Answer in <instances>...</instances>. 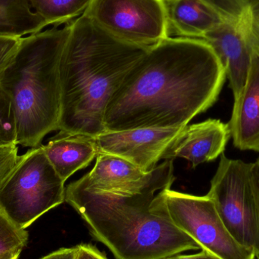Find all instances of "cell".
<instances>
[{
    "mask_svg": "<svg viewBox=\"0 0 259 259\" xmlns=\"http://www.w3.org/2000/svg\"><path fill=\"white\" fill-rule=\"evenodd\" d=\"M225 70L203 39L167 37L148 49L106 108V131L178 128L217 101Z\"/></svg>",
    "mask_w": 259,
    "mask_h": 259,
    "instance_id": "cell-1",
    "label": "cell"
},
{
    "mask_svg": "<svg viewBox=\"0 0 259 259\" xmlns=\"http://www.w3.org/2000/svg\"><path fill=\"white\" fill-rule=\"evenodd\" d=\"M69 25L59 62V130L96 137L106 131L111 98L148 49L114 37L84 15Z\"/></svg>",
    "mask_w": 259,
    "mask_h": 259,
    "instance_id": "cell-2",
    "label": "cell"
},
{
    "mask_svg": "<svg viewBox=\"0 0 259 259\" xmlns=\"http://www.w3.org/2000/svg\"><path fill=\"white\" fill-rule=\"evenodd\" d=\"M161 191L112 194L90 191L72 182L65 188V202L115 259H163L201 249L174 225Z\"/></svg>",
    "mask_w": 259,
    "mask_h": 259,
    "instance_id": "cell-3",
    "label": "cell"
},
{
    "mask_svg": "<svg viewBox=\"0 0 259 259\" xmlns=\"http://www.w3.org/2000/svg\"><path fill=\"white\" fill-rule=\"evenodd\" d=\"M69 32L68 24L21 38L16 53L0 74V86L15 112L18 145L37 147L45 136L59 130V62Z\"/></svg>",
    "mask_w": 259,
    "mask_h": 259,
    "instance_id": "cell-4",
    "label": "cell"
},
{
    "mask_svg": "<svg viewBox=\"0 0 259 259\" xmlns=\"http://www.w3.org/2000/svg\"><path fill=\"white\" fill-rule=\"evenodd\" d=\"M65 181L42 146L31 148L0 187V209L21 229L65 202Z\"/></svg>",
    "mask_w": 259,
    "mask_h": 259,
    "instance_id": "cell-5",
    "label": "cell"
},
{
    "mask_svg": "<svg viewBox=\"0 0 259 259\" xmlns=\"http://www.w3.org/2000/svg\"><path fill=\"white\" fill-rule=\"evenodd\" d=\"M207 195L232 237L259 259V208L252 163L222 154Z\"/></svg>",
    "mask_w": 259,
    "mask_h": 259,
    "instance_id": "cell-6",
    "label": "cell"
},
{
    "mask_svg": "<svg viewBox=\"0 0 259 259\" xmlns=\"http://www.w3.org/2000/svg\"><path fill=\"white\" fill-rule=\"evenodd\" d=\"M167 215L174 225L218 259H255L250 249L240 245L228 231L211 198L161 190Z\"/></svg>",
    "mask_w": 259,
    "mask_h": 259,
    "instance_id": "cell-7",
    "label": "cell"
},
{
    "mask_svg": "<svg viewBox=\"0 0 259 259\" xmlns=\"http://www.w3.org/2000/svg\"><path fill=\"white\" fill-rule=\"evenodd\" d=\"M83 15L132 45L149 49L169 37L162 0H92Z\"/></svg>",
    "mask_w": 259,
    "mask_h": 259,
    "instance_id": "cell-8",
    "label": "cell"
},
{
    "mask_svg": "<svg viewBox=\"0 0 259 259\" xmlns=\"http://www.w3.org/2000/svg\"><path fill=\"white\" fill-rule=\"evenodd\" d=\"M220 22L203 37L214 50L237 100L244 86L250 62L249 28L254 0H205Z\"/></svg>",
    "mask_w": 259,
    "mask_h": 259,
    "instance_id": "cell-9",
    "label": "cell"
},
{
    "mask_svg": "<svg viewBox=\"0 0 259 259\" xmlns=\"http://www.w3.org/2000/svg\"><path fill=\"white\" fill-rule=\"evenodd\" d=\"M173 171V160H165L151 171L145 172L124 158L98 152L92 170L73 183L90 191L112 194L159 192L171 187L175 179Z\"/></svg>",
    "mask_w": 259,
    "mask_h": 259,
    "instance_id": "cell-10",
    "label": "cell"
},
{
    "mask_svg": "<svg viewBox=\"0 0 259 259\" xmlns=\"http://www.w3.org/2000/svg\"><path fill=\"white\" fill-rule=\"evenodd\" d=\"M249 42L247 76L240 96L234 100L228 124L237 149L259 152V0H254Z\"/></svg>",
    "mask_w": 259,
    "mask_h": 259,
    "instance_id": "cell-11",
    "label": "cell"
},
{
    "mask_svg": "<svg viewBox=\"0 0 259 259\" xmlns=\"http://www.w3.org/2000/svg\"><path fill=\"white\" fill-rule=\"evenodd\" d=\"M184 127L137 128L106 131L94 137L98 152L124 158L145 172L156 167L159 160Z\"/></svg>",
    "mask_w": 259,
    "mask_h": 259,
    "instance_id": "cell-12",
    "label": "cell"
},
{
    "mask_svg": "<svg viewBox=\"0 0 259 259\" xmlns=\"http://www.w3.org/2000/svg\"><path fill=\"white\" fill-rule=\"evenodd\" d=\"M231 138L229 124L220 120L208 119L187 125L172 142L163 159L185 158L196 167L222 155Z\"/></svg>",
    "mask_w": 259,
    "mask_h": 259,
    "instance_id": "cell-13",
    "label": "cell"
},
{
    "mask_svg": "<svg viewBox=\"0 0 259 259\" xmlns=\"http://www.w3.org/2000/svg\"><path fill=\"white\" fill-rule=\"evenodd\" d=\"M162 1L169 36L202 39L220 22L218 12L205 0Z\"/></svg>",
    "mask_w": 259,
    "mask_h": 259,
    "instance_id": "cell-14",
    "label": "cell"
},
{
    "mask_svg": "<svg viewBox=\"0 0 259 259\" xmlns=\"http://www.w3.org/2000/svg\"><path fill=\"white\" fill-rule=\"evenodd\" d=\"M42 149L59 176L66 181L77 170L84 168L97 157L98 148L94 137L59 132Z\"/></svg>",
    "mask_w": 259,
    "mask_h": 259,
    "instance_id": "cell-15",
    "label": "cell"
},
{
    "mask_svg": "<svg viewBox=\"0 0 259 259\" xmlns=\"http://www.w3.org/2000/svg\"><path fill=\"white\" fill-rule=\"evenodd\" d=\"M47 27L30 0H0V37L22 38Z\"/></svg>",
    "mask_w": 259,
    "mask_h": 259,
    "instance_id": "cell-16",
    "label": "cell"
},
{
    "mask_svg": "<svg viewBox=\"0 0 259 259\" xmlns=\"http://www.w3.org/2000/svg\"><path fill=\"white\" fill-rule=\"evenodd\" d=\"M47 25L58 26L83 15L92 0H30Z\"/></svg>",
    "mask_w": 259,
    "mask_h": 259,
    "instance_id": "cell-17",
    "label": "cell"
},
{
    "mask_svg": "<svg viewBox=\"0 0 259 259\" xmlns=\"http://www.w3.org/2000/svg\"><path fill=\"white\" fill-rule=\"evenodd\" d=\"M27 240V231L18 228L0 209V255L21 253Z\"/></svg>",
    "mask_w": 259,
    "mask_h": 259,
    "instance_id": "cell-18",
    "label": "cell"
},
{
    "mask_svg": "<svg viewBox=\"0 0 259 259\" xmlns=\"http://www.w3.org/2000/svg\"><path fill=\"white\" fill-rule=\"evenodd\" d=\"M18 145L16 121L12 102L0 86V147Z\"/></svg>",
    "mask_w": 259,
    "mask_h": 259,
    "instance_id": "cell-19",
    "label": "cell"
},
{
    "mask_svg": "<svg viewBox=\"0 0 259 259\" xmlns=\"http://www.w3.org/2000/svg\"><path fill=\"white\" fill-rule=\"evenodd\" d=\"M18 145L0 147V187L9 178L21 158Z\"/></svg>",
    "mask_w": 259,
    "mask_h": 259,
    "instance_id": "cell-20",
    "label": "cell"
},
{
    "mask_svg": "<svg viewBox=\"0 0 259 259\" xmlns=\"http://www.w3.org/2000/svg\"><path fill=\"white\" fill-rule=\"evenodd\" d=\"M21 38L0 37V74L16 53Z\"/></svg>",
    "mask_w": 259,
    "mask_h": 259,
    "instance_id": "cell-21",
    "label": "cell"
},
{
    "mask_svg": "<svg viewBox=\"0 0 259 259\" xmlns=\"http://www.w3.org/2000/svg\"><path fill=\"white\" fill-rule=\"evenodd\" d=\"M77 247L76 259H109L97 246L92 244H79Z\"/></svg>",
    "mask_w": 259,
    "mask_h": 259,
    "instance_id": "cell-22",
    "label": "cell"
},
{
    "mask_svg": "<svg viewBox=\"0 0 259 259\" xmlns=\"http://www.w3.org/2000/svg\"><path fill=\"white\" fill-rule=\"evenodd\" d=\"M77 247L62 248L40 259H76Z\"/></svg>",
    "mask_w": 259,
    "mask_h": 259,
    "instance_id": "cell-23",
    "label": "cell"
},
{
    "mask_svg": "<svg viewBox=\"0 0 259 259\" xmlns=\"http://www.w3.org/2000/svg\"><path fill=\"white\" fill-rule=\"evenodd\" d=\"M163 259H218L208 253L206 251L201 249L199 253L191 254V255H184V254H177Z\"/></svg>",
    "mask_w": 259,
    "mask_h": 259,
    "instance_id": "cell-24",
    "label": "cell"
},
{
    "mask_svg": "<svg viewBox=\"0 0 259 259\" xmlns=\"http://www.w3.org/2000/svg\"><path fill=\"white\" fill-rule=\"evenodd\" d=\"M252 178L259 208V156L252 163Z\"/></svg>",
    "mask_w": 259,
    "mask_h": 259,
    "instance_id": "cell-25",
    "label": "cell"
},
{
    "mask_svg": "<svg viewBox=\"0 0 259 259\" xmlns=\"http://www.w3.org/2000/svg\"><path fill=\"white\" fill-rule=\"evenodd\" d=\"M20 253H10L0 255V259H18Z\"/></svg>",
    "mask_w": 259,
    "mask_h": 259,
    "instance_id": "cell-26",
    "label": "cell"
}]
</instances>
